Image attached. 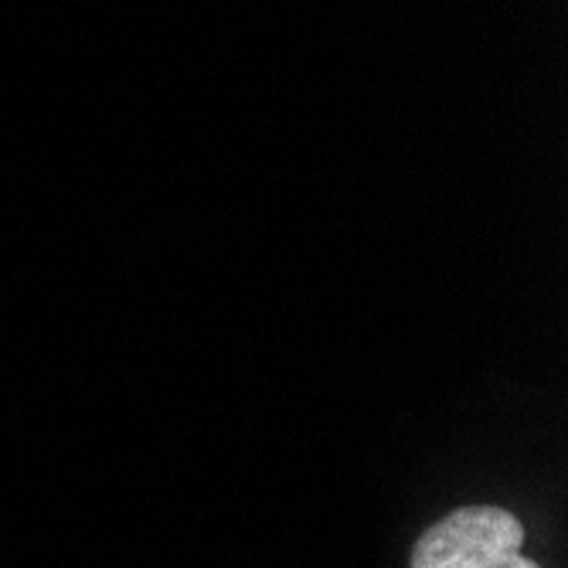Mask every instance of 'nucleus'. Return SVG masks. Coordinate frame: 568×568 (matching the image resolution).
<instances>
[{
    "mask_svg": "<svg viewBox=\"0 0 568 568\" xmlns=\"http://www.w3.org/2000/svg\"><path fill=\"white\" fill-rule=\"evenodd\" d=\"M525 525L497 504L456 507L423 531L408 568H541L521 551Z\"/></svg>",
    "mask_w": 568,
    "mask_h": 568,
    "instance_id": "f257e3e1",
    "label": "nucleus"
}]
</instances>
